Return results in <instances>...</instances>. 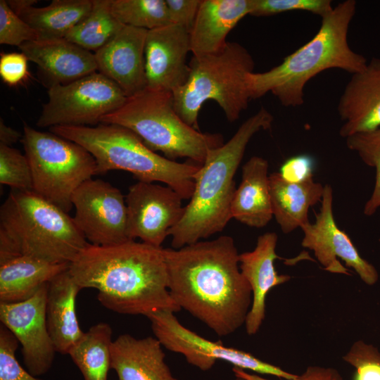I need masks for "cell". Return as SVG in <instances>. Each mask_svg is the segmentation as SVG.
Here are the masks:
<instances>
[{
    "label": "cell",
    "instance_id": "2",
    "mask_svg": "<svg viewBox=\"0 0 380 380\" xmlns=\"http://www.w3.org/2000/svg\"><path fill=\"white\" fill-rule=\"evenodd\" d=\"M68 270L82 289L98 290V300L115 312L148 317L159 310H181L168 290L162 246L134 240L110 246L89 243Z\"/></svg>",
    "mask_w": 380,
    "mask_h": 380
},
{
    "label": "cell",
    "instance_id": "5",
    "mask_svg": "<svg viewBox=\"0 0 380 380\" xmlns=\"http://www.w3.org/2000/svg\"><path fill=\"white\" fill-rule=\"evenodd\" d=\"M89 244L67 213L33 191L11 189L0 208V265L20 255L71 263Z\"/></svg>",
    "mask_w": 380,
    "mask_h": 380
},
{
    "label": "cell",
    "instance_id": "27",
    "mask_svg": "<svg viewBox=\"0 0 380 380\" xmlns=\"http://www.w3.org/2000/svg\"><path fill=\"white\" fill-rule=\"evenodd\" d=\"M92 8V0H53L44 7L31 6L19 16L34 28L40 39L65 38Z\"/></svg>",
    "mask_w": 380,
    "mask_h": 380
},
{
    "label": "cell",
    "instance_id": "18",
    "mask_svg": "<svg viewBox=\"0 0 380 380\" xmlns=\"http://www.w3.org/2000/svg\"><path fill=\"white\" fill-rule=\"evenodd\" d=\"M19 49L37 65L48 89L97 72L94 53L65 38H41L23 43Z\"/></svg>",
    "mask_w": 380,
    "mask_h": 380
},
{
    "label": "cell",
    "instance_id": "22",
    "mask_svg": "<svg viewBox=\"0 0 380 380\" xmlns=\"http://www.w3.org/2000/svg\"><path fill=\"white\" fill-rule=\"evenodd\" d=\"M160 341L153 336L120 335L110 348V368L118 380H179L165 362Z\"/></svg>",
    "mask_w": 380,
    "mask_h": 380
},
{
    "label": "cell",
    "instance_id": "30",
    "mask_svg": "<svg viewBox=\"0 0 380 380\" xmlns=\"http://www.w3.org/2000/svg\"><path fill=\"white\" fill-rule=\"evenodd\" d=\"M110 8L124 25L151 30L171 24L165 0H110Z\"/></svg>",
    "mask_w": 380,
    "mask_h": 380
},
{
    "label": "cell",
    "instance_id": "11",
    "mask_svg": "<svg viewBox=\"0 0 380 380\" xmlns=\"http://www.w3.org/2000/svg\"><path fill=\"white\" fill-rule=\"evenodd\" d=\"M147 318L155 337L163 347L182 355L189 364L201 371L207 372L217 360H222L234 367L286 380H296L298 376L249 353L225 346L221 341L205 338L184 327L171 310H159Z\"/></svg>",
    "mask_w": 380,
    "mask_h": 380
},
{
    "label": "cell",
    "instance_id": "21",
    "mask_svg": "<svg viewBox=\"0 0 380 380\" xmlns=\"http://www.w3.org/2000/svg\"><path fill=\"white\" fill-rule=\"evenodd\" d=\"M253 0H201L189 32L193 56L214 54L227 45L229 32L253 9Z\"/></svg>",
    "mask_w": 380,
    "mask_h": 380
},
{
    "label": "cell",
    "instance_id": "41",
    "mask_svg": "<svg viewBox=\"0 0 380 380\" xmlns=\"http://www.w3.org/2000/svg\"><path fill=\"white\" fill-rule=\"evenodd\" d=\"M23 138L18 131L8 126L3 120H0V145L11 146L12 144L20 141Z\"/></svg>",
    "mask_w": 380,
    "mask_h": 380
},
{
    "label": "cell",
    "instance_id": "42",
    "mask_svg": "<svg viewBox=\"0 0 380 380\" xmlns=\"http://www.w3.org/2000/svg\"><path fill=\"white\" fill-rule=\"evenodd\" d=\"M8 5L11 10L18 15L27 10L37 2L36 0H8Z\"/></svg>",
    "mask_w": 380,
    "mask_h": 380
},
{
    "label": "cell",
    "instance_id": "3",
    "mask_svg": "<svg viewBox=\"0 0 380 380\" xmlns=\"http://www.w3.org/2000/svg\"><path fill=\"white\" fill-rule=\"evenodd\" d=\"M357 3L346 0L322 18L320 27L306 44L284 58L278 65L263 72H251L247 77L251 99L268 92L285 107L304 103V89L312 78L331 68L351 74L366 67V58L353 51L348 42L350 24Z\"/></svg>",
    "mask_w": 380,
    "mask_h": 380
},
{
    "label": "cell",
    "instance_id": "24",
    "mask_svg": "<svg viewBox=\"0 0 380 380\" xmlns=\"http://www.w3.org/2000/svg\"><path fill=\"white\" fill-rule=\"evenodd\" d=\"M268 161L251 157L242 167L241 182L231 204L232 218L249 227L261 228L273 217Z\"/></svg>",
    "mask_w": 380,
    "mask_h": 380
},
{
    "label": "cell",
    "instance_id": "33",
    "mask_svg": "<svg viewBox=\"0 0 380 380\" xmlns=\"http://www.w3.org/2000/svg\"><path fill=\"white\" fill-rule=\"evenodd\" d=\"M334 7L330 0H253L251 15L270 16L293 11H304L324 17Z\"/></svg>",
    "mask_w": 380,
    "mask_h": 380
},
{
    "label": "cell",
    "instance_id": "28",
    "mask_svg": "<svg viewBox=\"0 0 380 380\" xmlns=\"http://www.w3.org/2000/svg\"><path fill=\"white\" fill-rule=\"evenodd\" d=\"M112 328L106 322L93 325L72 347L68 355L84 380H107L110 368Z\"/></svg>",
    "mask_w": 380,
    "mask_h": 380
},
{
    "label": "cell",
    "instance_id": "6",
    "mask_svg": "<svg viewBox=\"0 0 380 380\" xmlns=\"http://www.w3.org/2000/svg\"><path fill=\"white\" fill-rule=\"evenodd\" d=\"M50 132L84 147L94 158L97 174L120 170L139 181L160 182L190 199L201 165L178 163L151 150L133 131L115 124L54 126Z\"/></svg>",
    "mask_w": 380,
    "mask_h": 380
},
{
    "label": "cell",
    "instance_id": "38",
    "mask_svg": "<svg viewBox=\"0 0 380 380\" xmlns=\"http://www.w3.org/2000/svg\"><path fill=\"white\" fill-rule=\"evenodd\" d=\"M170 22L190 32L201 0H165Z\"/></svg>",
    "mask_w": 380,
    "mask_h": 380
},
{
    "label": "cell",
    "instance_id": "23",
    "mask_svg": "<svg viewBox=\"0 0 380 380\" xmlns=\"http://www.w3.org/2000/svg\"><path fill=\"white\" fill-rule=\"evenodd\" d=\"M81 287L67 270L47 284L46 319L57 353L68 354L82 338L76 312V299Z\"/></svg>",
    "mask_w": 380,
    "mask_h": 380
},
{
    "label": "cell",
    "instance_id": "16",
    "mask_svg": "<svg viewBox=\"0 0 380 380\" xmlns=\"http://www.w3.org/2000/svg\"><path fill=\"white\" fill-rule=\"evenodd\" d=\"M191 52L189 32L169 24L148 30L145 43L146 88L174 91L187 80Z\"/></svg>",
    "mask_w": 380,
    "mask_h": 380
},
{
    "label": "cell",
    "instance_id": "15",
    "mask_svg": "<svg viewBox=\"0 0 380 380\" xmlns=\"http://www.w3.org/2000/svg\"><path fill=\"white\" fill-rule=\"evenodd\" d=\"M47 284L30 299L16 303H0V320L22 346L23 362L37 376L51 367L56 350L46 319Z\"/></svg>",
    "mask_w": 380,
    "mask_h": 380
},
{
    "label": "cell",
    "instance_id": "43",
    "mask_svg": "<svg viewBox=\"0 0 380 380\" xmlns=\"http://www.w3.org/2000/svg\"><path fill=\"white\" fill-rule=\"evenodd\" d=\"M230 380H246L241 376L234 375V378Z\"/></svg>",
    "mask_w": 380,
    "mask_h": 380
},
{
    "label": "cell",
    "instance_id": "29",
    "mask_svg": "<svg viewBox=\"0 0 380 380\" xmlns=\"http://www.w3.org/2000/svg\"><path fill=\"white\" fill-rule=\"evenodd\" d=\"M123 25L111 11L110 0H92L89 13L65 38L89 51L96 52Z\"/></svg>",
    "mask_w": 380,
    "mask_h": 380
},
{
    "label": "cell",
    "instance_id": "7",
    "mask_svg": "<svg viewBox=\"0 0 380 380\" xmlns=\"http://www.w3.org/2000/svg\"><path fill=\"white\" fill-rule=\"evenodd\" d=\"M101 123L115 124L136 133L153 151L170 160L187 158L202 165L209 150L224 144L219 133L201 132L186 123L177 113L172 93L148 88L127 97Z\"/></svg>",
    "mask_w": 380,
    "mask_h": 380
},
{
    "label": "cell",
    "instance_id": "37",
    "mask_svg": "<svg viewBox=\"0 0 380 380\" xmlns=\"http://www.w3.org/2000/svg\"><path fill=\"white\" fill-rule=\"evenodd\" d=\"M27 61L22 52L1 53L0 76L3 82L15 87L25 81L29 75Z\"/></svg>",
    "mask_w": 380,
    "mask_h": 380
},
{
    "label": "cell",
    "instance_id": "1",
    "mask_svg": "<svg viewBox=\"0 0 380 380\" xmlns=\"http://www.w3.org/2000/svg\"><path fill=\"white\" fill-rule=\"evenodd\" d=\"M164 256L168 290L180 309L219 336H229L244 324L252 291L240 270L232 236L164 248Z\"/></svg>",
    "mask_w": 380,
    "mask_h": 380
},
{
    "label": "cell",
    "instance_id": "13",
    "mask_svg": "<svg viewBox=\"0 0 380 380\" xmlns=\"http://www.w3.org/2000/svg\"><path fill=\"white\" fill-rule=\"evenodd\" d=\"M321 203L315 222L312 224L308 222L301 227L304 234L301 243L303 247L314 252L326 271L350 275L348 269L338 260L341 258L366 284H375L379 279L376 269L360 256L350 237L335 222L333 190L329 184L324 186Z\"/></svg>",
    "mask_w": 380,
    "mask_h": 380
},
{
    "label": "cell",
    "instance_id": "34",
    "mask_svg": "<svg viewBox=\"0 0 380 380\" xmlns=\"http://www.w3.org/2000/svg\"><path fill=\"white\" fill-rule=\"evenodd\" d=\"M343 360L355 369L353 380H380V351L373 345L355 341Z\"/></svg>",
    "mask_w": 380,
    "mask_h": 380
},
{
    "label": "cell",
    "instance_id": "14",
    "mask_svg": "<svg viewBox=\"0 0 380 380\" xmlns=\"http://www.w3.org/2000/svg\"><path fill=\"white\" fill-rule=\"evenodd\" d=\"M182 200L168 186L141 181L132 185L125 196L129 238L161 247L184 215Z\"/></svg>",
    "mask_w": 380,
    "mask_h": 380
},
{
    "label": "cell",
    "instance_id": "19",
    "mask_svg": "<svg viewBox=\"0 0 380 380\" xmlns=\"http://www.w3.org/2000/svg\"><path fill=\"white\" fill-rule=\"evenodd\" d=\"M352 75L338 105L343 138L380 127V58H372L364 70Z\"/></svg>",
    "mask_w": 380,
    "mask_h": 380
},
{
    "label": "cell",
    "instance_id": "20",
    "mask_svg": "<svg viewBox=\"0 0 380 380\" xmlns=\"http://www.w3.org/2000/svg\"><path fill=\"white\" fill-rule=\"evenodd\" d=\"M277 235L266 232L258 236L252 251L239 254L240 270L252 291V303L244 323L248 335L257 334L265 317V300L270 291L287 282L291 277L279 274L274 261L279 258L276 253Z\"/></svg>",
    "mask_w": 380,
    "mask_h": 380
},
{
    "label": "cell",
    "instance_id": "39",
    "mask_svg": "<svg viewBox=\"0 0 380 380\" xmlns=\"http://www.w3.org/2000/svg\"><path fill=\"white\" fill-rule=\"evenodd\" d=\"M314 167L312 156L300 154L287 159L281 166L279 174L289 182H300L312 177Z\"/></svg>",
    "mask_w": 380,
    "mask_h": 380
},
{
    "label": "cell",
    "instance_id": "40",
    "mask_svg": "<svg viewBox=\"0 0 380 380\" xmlns=\"http://www.w3.org/2000/svg\"><path fill=\"white\" fill-rule=\"evenodd\" d=\"M232 372L234 375L246 380H271L237 367H233ZM296 380H343V379L339 372L334 368L308 366L303 374L298 375Z\"/></svg>",
    "mask_w": 380,
    "mask_h": 380
},
{
    "label": "cell",
    "instance_id": "12",
    "mask_svg": "<svg viewBox=\"0 0 380 380\" xmlns=\"http://www.w3.org/2000/svg\"><path fill=\"white\" fill-rule=\"evenodd\" d=\"M74 222L89 243L110 246L132 241L127 234L125 198L109 182L93 178L73 193Z\"/></svg>",
    "mask_w": 380,
    "mask_h": 380
},
{
    "label": "cell",
    "instance_id": "35",
    "mask_svg": "<svg viewBox=\"0 0 380 380\" xmlns=\"http://www.w3.org/2000/svg\"><path fill=\"white\" fill-rule=\"evenodd\" d=\"M40 39L39 33L0 0V44L20 46Z\"/></svg>",
    "mask_w": 380,
    "mask_h": 380
},
{
    "label": "cell",
    "instance_id": "4",
    "mask_svg": "<svg viewBox=\"0 0 380 380\" xmlns=\"http://www.w3.org/2000/svg\"><path fill=\"white\" fill-rule=\"evenodd\" d=\"M272 115L264 107L249 117L233 137L208 151L195 179V188L181 220L169 232L179 249L222 232L232 218L234 175L252 137L271 127Z\"/></svg>",
    "mask_w": 380,
    "mask_h": 380
},
{
    "label": "cell",
    "instance_id": "10",
    "mask_svg": "<svg viewBox=\"0 0 380 380\" xmlns=\"http://www.w3.org/2000/svg\"><path fill=\"white\" fill-rule=\"evenodd\" d=\"M47 94L48 101L36 122L39 127L95 125L122 107L127 99L115 82L98 71L51 87Z\"/></svg>",
    "mask_w": 380,
    "mask_h": 380
},
{
    "label": "cell",
    "instance_id": "8",
    "mask_svg": "<svg viewBox=\"0 0 380 380\" xmlns=\"http://www.w3.org/2000/svg\"><path fill=\"white\" fill-rule=\"evenodd\" d=\"M255 63L249 51L238 42H227L218 53L192 56L186 82L172 91L175 108L182 119L198 129L203 104L214 100L230 122L239 119L251 100L247 77Z\"/></svg>",
    "mask_w": 380,
    "mask_h": 380
},
{
    "label": "cell",
    "instance_id": "36",
    "mask_svg": "<svg viewBox=\"0 0 380 380\" xmlns=\"http://www.w3.org/2000/svg\"><path fill=\"white\" fill-rule=\"evenodd\" d=\"M18 341L4 325L0 327V380H42L25 370L15 357Z\"/></svg>",
    "mask_w": 380,
    "mask_h": 380
},
{
    "label": "cell",
    "instance_id": "17",
    "mask_svg": "<svg viewBox=\"0 0 380 380\" xmlns=\"http://www.w3.org/2000/svg\"><path fill=\"white\" fill-rule=\"evenodd\" d=\"M147 32L123 25L94 53L97 71L115 82L127 97L146 88L144 53Z\"/></svg>",
    "mask_w": 380,
    "mask_h": 380
},
{
    "label": "cell",
    "instance_id": "31",
    "mask_svg": "<svg viewBox=\"0 0 380 380\" xmlns=\"http://www.w3.org/2000/svg\"><path fill=\"white\" fill-rule=\"evenodd\" d=\"M346 142L347 147L356 152L366 165L375 169L374 190L364 208L365 215H372L380 207V127L349 136Z\"/></svg>",
    "mask_w": 380,
    "mask_h": 380
},
{
    "label": "cell",
    "instance_id": "25",
    "mask_svg": "<svg viewBox=\"0 0 380 380\" xmlns=\"http://www.w3.org/2000/svg\"><path fill=\"white\" fill-rule=\"evenodd\" d=\"M269 184L273 216L284 234L310 222L309 208L322 201L324 186L312 177L289 182L279 172L269 175Z\"/></svg>",
    "mask_w": 380,
    "mask_h": 380
},
{
    "label": "cell",
    "instance_id": "26",
    "mask_svg": "<svg viewBox=\"0 0 380 380\" xmlns=\"http://www.w3.org/2000/svg\"><path fill=\"white\" fill-rule=\"evenodd\" d=\"M68 263H53L20 255L0 265V303L27 300L53 278L68 270Z\"/></svg>",
    "mask_w": 380,
    "mask_h": 380
},
{
    "label": "cell",
    "instance_id": "32",
    "mask_svg": "<svg viewBox=\"0 0 380 380\" xmlns=\"http://www.w3.org/2000/svg\"><path fill=\"white\" fill-rule=\"evenodd\" d=\"M0 183L12 189L33 191V179L25 155L11 146L0 145Z\"/></svg>",
    "mask_w": 380,
    "mask_h": 380
},
{
    "label": "cell",
    "instance_id": "9",
    "mask_svg": "<svg viewBox=\"0 0 380 380\" xmlns=\"http://www.w3.org/2000/svg\"><path fill=\"white\" fill-rule=\"evenodd\" d=\"M20 141L30 165L33 191L68 213L75 191L97 174L94 158L78 144L26 123Z\"/></svg>",
    "mask_w": 380,
    "mask_h": 380
}]
</instances>
